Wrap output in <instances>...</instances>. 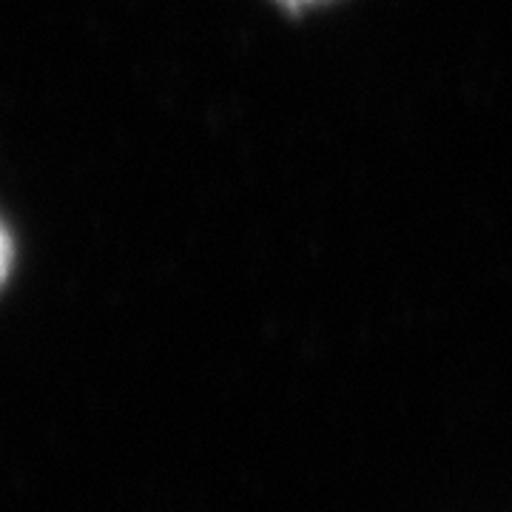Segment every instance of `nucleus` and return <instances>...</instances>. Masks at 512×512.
Segmentation results:
<instances>
[{
    "instance_id": "obj_1",
    "label": "nucleus",
    "mask_w": 512,
    "mask_h": 512,
    "mask_svg": "<svg viewBox=\"0 0 512 512\" xmlns=\"http://www.w3.org/2000/svg\"><path fill=\"white\" fill-rule=\"evenodd\" d=\"M9 265H12V242H9V234L0 228V282L9 274Z\"/></svg>"
},
{
    "instance_id": "obj_2",
    "label": "nucleus",
    "mask_w": 512,
    "mask_h": 512,
    "mask_svg": "<svg viewBox=\"0 0 512 512\" xmlns=\"http://www.w3.org/2000/svg\"><path fill=\"white\" fill-rule=\"evenodd\" d=\"M279 6H285L288 12H305V9H316V6H325L330 0H276Z\"/></svg>"
}]
</instances>
